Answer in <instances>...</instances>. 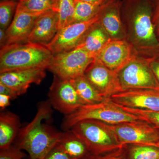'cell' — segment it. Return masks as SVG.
<instances>
[{"mask_svg":"<svg viewBox=\"0 0 159 159\" xmlns=\"http://www.w3.org/2000/svg\"><path fill=\"white\" fill-rule=\"evenodd\" d=\"M121 17L126 39L138 55H159V42L152 22L151 0H122Z\"/></svg>","mask_w":159,"mask_h":159,"instance_id":"6da1fadb","label":"cell"},{"mask_svg":"<svg viewBox=\"0 0 159 159\" xmlns=\"http://www.w3.org/2000/svg\"><path fill=\"white\" fill-rule=\"evenodd\" d=\"M51 106L49 100L41 103L34 119L18 134L14 145L27 152L30 159H43L61 136L62 133L43 122L51 117Z\"/></svg>","mask_w":159,"mask_h":159,"instance_id":"7a4b0ae2","label":"cell"},{"mask_svg":"<svg viewBox=\"0 0 159 159\" xmlns=\"http://www.w3.org/2000/svg\"><path fill=\"white\" fill-rule=\"evenodd\" d=\"M54 54L46 46L24 42L1 48L0 73L15 70L48 68Z\"/></svg>","mask_w":159,"mask_h":159,"instance_id":"3957f363","label":"cell"},{"mask_svg":"<svg viewBox=\"0 0 159 159\" xmlns=\"http://www.w3.org/2000/svg\"><path fill=\"white\" fill-rule=\"evenodd\" d=\"M86 120H96L111 125L141 121L107 99L99 103L83 105L73 113L65 116L62 128L70 130L78 122Z\"/></svg>","mask_w":159,"mask_h":159,"instance_id":"277c9868","label":"cell"},{"mask_svg":"<svg viewBox=\"0 0 159 159\" xmlns=\"http://www.w3.org/2000/svg\"><path fill=\"white\" fill-rule=\"evenodd\" d=\"M70 130L84 142L91 153H106L124 146L119 144L113 134L99 121H80Z\"/></svg>","mask_w":159,"mask_h":159,"instance_id":"5b68a950","label":"cell"},{"mask_svg":"<svg viewBox=\"0 0 159 159\" xmlns=\"http://www.w3.org/2000/svg\"><path fill=\"white\" fill-rule=\"evenodd\" d=\"M122 91L130 89L159 90V83L152 70L149 57L136 55L118 73Z\"/></svg>","mask_w":159,"mask_h":159,"instance_id":"8992f818","label":"cell"},{"mask_svg":"<svg viewBox=\"0 0 159 159\" xmlns=\"http://www.w3.org/2000/svg\"><path fill=\"white\" fill-rule=\"evenodd\" d=\"M95 56L81 49L54 54L48 69L61 79H74L84 75Z\"/></svg>","mask_w":159,"mask_h":159,"instance_id":"52a82bcc","label":"cell"},{"mask_svg":"<svg viewBox=\"0 0 159 159\" xmlns=\"http://www.w3.org/2000/svg\"><path fill=\"white\" fill-rule=\"evenodd\" d=\"M102 123L122 146L131 144L151 145L159 141L157 129L144 121L114 125Z\"/></svg>","mask_w":159,"mask_h":159,"instance_id":"ba28073f","label":"cell"},{"mask_svg":"<svg viewBox=\"0 0 159 159\" xmlns=\"http://www.w3.org/2000/svg\"><path fill=\"white\" fill-rule=\"evenodd\" d=\"M101 9L99 13L90 20L72 23L60 29L54 38L51 42L46 45V47L53 54L66 52L76 48L89 29L93 25L99 21Z\"/></svg>","mask_w":159,"mask_h":159,"instance_id":"9c48e42d","label":"cell"},{"mask_svg":"<svg viewBox=\"0 0 159 159\" xmlns=\"http://www.w3.org/2000/svg\"><path fill=\"white\" fill-rule=\"evenodd\" d=\"M49 102L54 109L68 116L84 105L70 80L54 76L48 93Z\"/></svg>","mask_w":159,"mask_h":159,"instance_id":"30bf717a","label":"cell"},{"mask_svg":"<svg viewBox=\"0 0 159 159\" xmlns=\"http://www.w3.org/2000/svg\"><path fill=\"white\" fill-rule=\"evenodd\" d=\"M136 55L134 47L126 39H111L95 59L118 74Z\"/></svg>","mask_w":159,"mask_h":159,"instance_id":"8fae6325","label":"cell"},{"mask_svg":"<svg viewBox=\"0 0 159 159\" xmlns=\"http://www.w3.org/2000/svg\"><path fill=\"white\" fill-rule=\"evenodd\" d=\"M84 76L106 99L122 91L118 74L97 59L89 66Z\"/></svg>","mask_w":159,"mask_h":159,"instance_id":"7c38bea8","label":"cell"},{"mask_svg":"<svg viewBox=\"0 0 159 159\" xmlns=\"http://www.w3.org/2000/svg\"><path fill=\"white\" fill-rule=\"evenodd\" d=\"M109 99L117 105L144 110L159 111V90L130 89L112 95Z\"/></svg>","mask_w":159,"mask_h":159,"instance_id":"4fadbf2b","label":"cell"},{"mask_svg":"<svg viewBox=\"0 0 159 159\" xmlns=\"http://www.w3.org/2000/svg\"><path fill=\"white\" fill-rule=\"evenodd\" d=\"M45 68L15 70L1 73L0 83L12 90L17 97L25 93L31 84H39L46 77Z\"/></svg>","mask_w":159,"mask_h":159,"instance_id":"5bb4252c","label":"cell"},{"mask_svg":"<svg viewBox=\"0 0 159 159\" xmlns=\"http://www.w3.org/2000/svg\"><path fill=\"white\" fill-rule=\"evenodd\" d=\"M122 0H107L100 11L99 23L111 39H126L121 17Z\"/></svg>","mask_w":159,"mask_h":159,"instance_id":"9a60e30c","label":"cell"},{"mask_svg":"<svg viewBox=\"0 0 159 159\" xmlns=\"http://www.w3.org/2000/svg\"><path fill=\"white\" fill-rule=\"evenodd\" d=\"M43 12L34 13L16 9L11 24L6 30V45L27 42L35 21Z\"/></svg>","mask_w":159,"mask_h":159,"instance_id":"2e32d148","label":"cell"},{"mask_svg":"<svg viewBox=\"0 0 159 159\" xmlns=\"http://www.w3.org/2000/svg\"><path fill=\"white\" fill-rule=\"evenodd\" d=\"M58 31L57 12L50 10L38 17L27 42L46 46L55 37Z\"/></svg>","mask_w":159,"mask_h":159,"instance_id":"e0dca14e","label":"cell"},{"mask_svg":"<svg viewBox=\"0 0 159 159\" xmlns=\"http://www.w3.org/2000/svg\"><path fill=\"white\" fill-rule=\"evenodd\" d=\"M19 117L10 111L0 115V150L7 149L12 145L20 131Z\"/></svg>","mask_w":159,"mask_h":159,"instance_id":"ac0fdd59","label":"cell"},{"mask_svg":"<svg viewBox=\"0 0 159 159\" xmlns=\"http://www.w3.org/2000/svg\"><path fill=\"white\" fill-rule=\"evenodd\" d=\"M111 40L108 34L98 21L89 29L76 48L83 49L96 57L100 50Z\"/></svg>","mask_w":159,"mask_h":159,"instance_id":"d6986e66","label":"cell"},{"mask_svg":"<svg viewBox=\"0 0 159 159\" xmlns=\"http://www.w3.org/2000/svg\"><path fill=\"white\" fill-rule=\"evenodd\" d=\"M57 145L73 159H82L90 153L84 142L70 130L62 133Z\"/></svg>","mask_w":159,"mask_h":159,"instance_id":"ffe728a7","label":"cell"},{"mask_svg":"<svg viewBox=\"0 0 159 159\" xmlns=\"http://www.w3.org/2000/svg\"><path fill=\"white\" fill-rule=\"evenodd\" d=\"M70 80L84 105L95 104L107 99L97 90L84 75Z\"/></svg>","mask_w":159,"mask_h":159,"instance_id":"44dd1931","label":"cell"},{"mask_svg":"<svg viewBox=\"0 0 159 159\" xmlns=\"http://www.w3.org/2000/svg\"><path fill=\"white\" fill-rule=\"evenodd\" d=\"M104 4L92 3L81 0H76L72 23L86 21L92 19L99 13Z\"/></svg>","mask_w":159,"mask_h":159,"instance_id":"7402d4cb","label":"cell"},{"mask_svg":"<svg viewBox=\"0 0 159 159\" xmlns=\"http://www.w3.org/2000/svg\"><path fill=\"white\" fill-rule=\"evenodd\" d=\"M76 0H57L54 11L58 17V30L72 24Z\"/></svg>","mask_w":159,"mask_h":159,"instance_id":"603a6c76","label":"cell"},{"mask_svg":"<svg viewBox=\"0 0 159 159\" xmlns=\"http://www.w3.org/2000/svg\"><path fill=\"white\" fill-rule=\"evenodd\" d=\"M57 0H19L17 9L34 13L54 10Z\"/></svg>","mask_w":159,"mask_h":159,"instance_id":"cb8c5ba5","label":"cell"},{"mask_svg":"<svg viewBox=\"0 0 159 159\" xmlns=\"http://www.w3.org/2000/svg\"><path fill=\"white\" fill-rule=\"evenodd\" d=\"M129 147L128 159H159V148L152 145L131 144Z\"/></svg>","mask_w":159,"mask_h":159,"instance_id":"d4e9b609","label":"cell"},{"mask_svg":"<svg viewBox=\"0 0 159 159\" xmlns=\"http://www.w3.org/2000/svg\"><path fill=\"white\" fill-rule=\"evenodd\" d=\"M18 2L13 0L2 1L0 3L1 29L6 30L13 20Z\"/></svg>","mask_w":159,"mask_h":159,"instance_id":"484cf974","label":"cell"},{"mask_svg":"<svg viewBox=\"0 0 159 159\" xmlns=\"http://www.w3.org/2000/svg\"><path fill=\"white\" fill-rule=\"evenodd\" d=\"M118 106L124 111L136 116L139 120L148 123L156 129H159V111L144 110Z\"/></svg>","mask_w":159,"mask_h":159,"instance_id":"4316f807","label":"cell"},{"mask_svg":"<svg viewBox=\"0 0 159 159\" xmlns=\"http://www.w3.org/2000/svg\"><path fill=\"white\" fill-rule=\"evenodd\" d=\"M125 148V145L106 153L95 154L90 152L82 159H128Z\"/></svg>","mask_w":159,"mask_h":159,"instance_id":"83f0119b","label":"cell"},{"mask_svg":"<svg viewBox=\"0 0 159 159\" xmlns=\"http://www.w3.org/2000/svg\"><path fill=\"white\" fill-rule=\"evenodd\" d=\"M26 156L23 150L14 145L0 150V159H24Z\"/></svg>","mask_w":159,"mask_h":159,"instance_id":"f1b7e54d","label":"cell"},{"mask_svg":"<svg viewBox=\"0 0 159 159\" xmlns=\"http://www.w3.org/2000/svg\"><path fill=\"white\" fill-rule=\"evenodd\" d=\"M43 159H73L56 144L47 153Z\"/></svg>","mask_w":159,"mask_h":159,"instance_id":"f546056e","label":"cell"},{"mask_svg":"<svg viewBox=\"0 0 159 159\" xmlns=\"http://www.w3.org/2000/svg\"><path fill=\"white\" fill-rule=\"evenodd\" d=\"M153 6L152 22L157 36L159 37V0H151Z\"/></svg>","mask_w":159,"mask_h":159,"instance_id":"4dcf8cb0","label":"cell"},{"mask_svg":"<svg viewBox=\"0 0 159 159\" xmlns=\"http://www.w3.org/2000/svg\"><path fill=\"white\" fill-rule=\"evenodd\" d=\"M149 65L152 70L159 83V55L149 57Z\"/></svg>","mask_w":159,"mask_h":159,"instance_id":"1f68e13d","label":"cell"},{"mask_svg":"<svg viewBox=\"0 0 159 159\" xmlns=\"http://www.w3.org/2000/svg\"><path fill=\"white\" fill-rule=\"evenodd\" d=\"M0 94H4L10 96L12 99H16L18 97L12 90L1 83H0Z\"/></svg>","mask_w":159,"mask_h":159,"instance_id":"d6a6232c","label":"cell"},{"mask_svg":"<svg viewBox=\"0 0 159 159\" xmlns=\"http://www.w3.org/2000/svg\"><path fill=\"white\" fill-rule=\"evenodd\" d=\"M12 98L10 96L4 94H0V107L1 110H4L9 106L10 101Z\"/></svg>","mask_w":159,"mask_h":159,"instance_id":"836d02e7","label":"cell"},{"mask_svg":"<svg viewBox=\"0 0 159 159\" xmlns=\"http://www.w3.org/2000/svg\"><path fill=\"white\" fill-rule=\"evenodd\" d=\"M6 41H7V37H6V30L0 29V44H1V48L6 45Z\"/></svg>","mask_w":159,"mask_h":159,"instance_id":"e575fe53","label":"cell"},{"mask_svg":"<svg viewBox=\"0 0 159 159\" xmlns=\"http://www.w3.org/2000/svg\"><path fill=\"white\" fill-rule=\"evenodd\" d=\"M81 1L87 2L103 4L105 3L107 0H81Z\"/></svg>","mask_w":159,"mask_h":159,"instance_id":"d590c367","label":"cell"},{"mask_svg":"<svg viewBox=\"0 0 159 159\" xmlns=\"http://www.w3.org/2000/svg\"><path fill=\"white\" fill-rule=\"evenodd\" d=\"M151 145L156 146V147H158V148H159V142H156V143H154V144H152Z\"/></svg>","mask_w":159,"mask_h":159,"instance_id":"8d00e7d4","label":"cell"},{"mask_svg":"<svg viewBox=\"0 0 159 159\" xmlns=\"http://www.w3.org/2000/svg\"><path fill=\"white\" fill-rule=\"evenodd\" d=\"M157 130L158 131L159 133V129H158Z\"/></svg>","mask_w":159,"mask_h":159,"instance_id":"74e56055","label":"cell"},{"mask_svg":"<svg viewBox=\"0 0 159 159\" xmlns=\"http://www.w3.org/2000/svg\"><path fill=\"white\" fill-rule=\"evenodd\" d=\"M158 40H159V37L158 38Z\"/></svg>","mask_w":159,"mask_h":159,"instance_id":"f35d334b","label":"cell"}]
</instances>
